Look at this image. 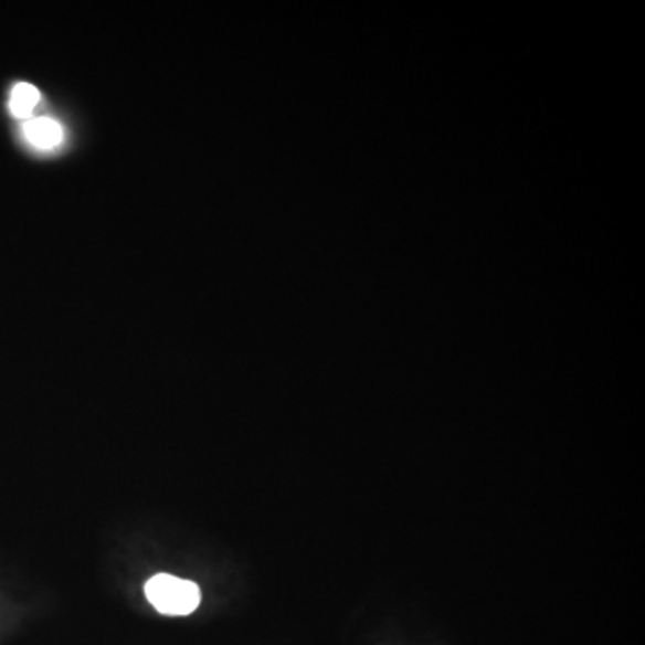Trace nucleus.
Segmentation results:
<instances>
[{"instance_id": "1", "label": "nucleus", "mask_w": 645, "mask_h": 645, "mask_svg": "<svg viewBox=\"0 0 645 645\" xmlns=\"http://www.w3.org/2000/svg\"><path fill=\"white\" fill-rule=\"evenodd\" d=\"M146 598L163 615L183 617L200 606L201 590L187 579L158 574L146 583Z\"/></svg>"}, {"instance_id": "2", "label": "nucleus", "mask_w": 645, "mask_h": 645, "mask_svg": "<svg viewBox=\"0 0 645 645\" xmlns=\"http://www.w3.org/2000/svg\"><path fill=\"white\" fill-rule=\"evenodd\" d=\"M24 135L34 148L53 149L63 140V129L56 120L40 117L29 120L24 126Z\"/></svg>"}, {"instance_id": "3", "label": "nucleus", "mask_w": 645, "mask_h": 645, "mask_svg": "<svg viewBox=\"0 0 645 645\" xmlns=\"http://www.w3.org/2000/svg\"><path fill=\"white\" fill-rule=\"evenodd\" d=\"M40 94L33 85L19 83L11 92V114L19 119H25L33 114L34 106L39 105Z\"/></svg>"}]
</instances>
